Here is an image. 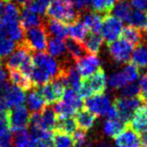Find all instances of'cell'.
Masks as SVG:
<instances>
[{"instance_id": "obj_30", "label": "cell", "mask_w": 147, "mask_h": 147, "mask_svg": "<svg viewBox=\"0 0 147 147\" xmlns=\"http://www.w3.org/2000/svg\"><path fill=\"white\" fill-rule=\"evenodd\" d=\"M47 50L49 55L53 58H61L65 55L67 52L66 47H65V42L60 38H50L47 47Z\"/></svg>"}, {"instance_id": "obj_25", "label": "cell", "mask_w": 147, "mask_h": 147, "mask_svg": "<svg viewBox=\"0 0 147 147\" xmlns=\"http://www.w3.org/2000/svg\"><path fill=\"white\" fill-rule=\"evenodd\" d=\"M102 42L103 38L100 33H91L88 34V36L84 40L83 44L88 54H95L96 55L100 51Z\"/></svg>"}, {"instance_id": "obj_57", "label": "cell", "mask_w": 147, "mask_h": 147, "mask_svg": "<svg viewBox=\"0 0 147 147\" xmlns=\"http://www.w3.org/2000/svg\"><path fill=\"white\" fill-rule=\"evenodd\" d=\"M0 147H10V146H0Z\"/></svg>"}, {"instance_id": "obj_53", "label": "cell", "mask_w": 147, "mask_h": 147, "mask_svg": "<svg viewBox=\"0 0 147 147\" xmlns=\"http://www.w3.org/2000/svg\"><path fill=\"white\" fill-rule=\"evenodd\" d=\"M5 108H6V107H5V104H4L3 100H2V97H1V95H0V115L3 114L4 112L6 111Z\"/></svg>"}, {"instance_id": "obj_15", "label": "cell", "mask_w": 147, "mask_h": 147, "mask_svg": "<svg viewBox=\"0 0 147 147\" xmlns=\"http://www.w3.org/2000/svg\"><path fill=\"white\" fill-rule=\"evenodd\" d=\"M117 147H142L141 137L130 127H127L115 138Z\"/></svg>"}, {"instance_id": "obj_9", "label": "cell", "mask_w": 147, "mask_h": 147, "mask_svg": "<svg viewBox=\"0 0 147 147\" xmlns=\"http://www.w3.org/2000/svg\"><path fill=\"white\" fill-rule=\"evenodd\" d=\"M110 56L117 63H129L133 47L124 39H117L108 45Z\"/></svg>"}, {"instance_id": "obj_1", "label": "cell", "mask_w": 147, "mask_h": 147, "mask_svg": "<svg viewBox=\"0 0 147 147\" xmlns=\"http://www.w3.org/2000/svg\"><path fill=\"white\" fill-rule=\"evenodd\" d=\"M47 16L64 24H72L79 21L80 14L67 0H52L47 10Z\"/></svg>"}, {"instance_id": "obj_33", "label": "cell", "mask_w": 147, "mask_h": 147, "mask_svg": "<svg viewBox=\"0 0 147 147\" xmlns=\"http://www.w3.org/2000/svg\"><path fill=\"white\" fill-rule=\"evenodd\" d=\"M77 129V125L76 122V119L74 117H68V118H58L57 124L55 127L56 131L63 132L65 134H73Z\"/></svg>"}, {"instance_id": "obj_10", "label": "cell", "mask_w": 147, "mask_h": 147, "mask_svg": "<svg viewBox=\"0 0 147 147\" xmlns=\"http://www.w3.org/2000/svg\"><path fill=\"white\" fill-rule=\"evenodd\" d=\"M85 108L96 117H102L110 108V99L105 94H100L87 98L84 102Z\"/></svg>"}, {"instance_id": "obj_4", "label": "cell", "mask_w": 147, "mask_h": 147, "mask_svg": "<svg viewBox=\"0 0 147 147\" xmlns=\"http://www.w3.org/2000/svg\"><path fill=\"white\" fill-rule=\"evenodd\" d=\"M123 30V22L114 15L106 14L102 17L100 34L107 46L118 39Z\"/></svg>"}, {"instance_id": "obj_17", "label": "cell", "mask_w": 147, "mask_h": 147, "mask_svg": "<svg viewBox=\"0 0 147 147\" xmlns=\"http://www.w3.org/2000/svg\"><path fill=\"white\" fill-rule=\"evenodd\" d=\"M75 119L79 129L86 132V131L90 130L94 126L97 117L90 113V111H88L86 108H81L80 110L76 112Z\"/></svg>"}, {"instance_id": "obj_55", "label": "cell", "mask_w": 147, "mask_h": 147, "mask_svg": "<svg viewBox=\"0 0 147 147\" xmlns=\"http://www.w3.org/2000/svg\"><path fill=\"white\" fill-rule=\"evenodd\" d=\"M144 30H145V33L147 36V15H146V21H145V24H144Z\"/></svg>"}, {"instance_id": "obj_48", "label": "cell", "mask_w": 147, "mask_h": 147, "mask_svg": "<svg viewBox=\"0 0 147 147\" xmlns=\"http://www.w3.org/2000/svg\"><path fill=\"white\" fill-rule=\"evenodd\" d=\"M52 142L41 140V139H33L31 142L30 147H52Z\"/></svg>"}, {"instance_id": "obj_13", "label": "cell", "mask_w": 147, "mask_h": 147, "mask_svg": "<svg viewBox=\"0 0 147 147\" xmlns=\"http://www.w3.org/2000/svg\"><path fill=\"white\" fill-rule=\"evenodd\" d=\"M76 70L82 78L90 76L100 68V61L95 54H87L76 61Z\"/></svg>"}, {"instance_id": "obj_7", "label": "cell", "mask_w": 147, "mask_h": 147, "mask_svg": "<svg viewBox=\"0 0 147 147\" xmlns=\"http://www.w3.org/2000/svg\"><path fill=\"white\" fill-rule=\"evenodd\" d=\"M34 65L46 72L51 77L52 80L59 78L61 74V65L49 54L45 52H38L33 57Z\"/></svg>"}, {"instance_id": "obj_2", "label": "cell", "mask_w": 147, "mask_h": 147, "mask_svg": "<svg viewBox=\"0 0 147 147\" xmlns=\"http://www.w3.org/2000/svg\"><path fill=\"white\" fill-rule=\"evenodd\" d=\"M106 85L107 78L105 72L100 67L90 76L82 78L78 93L82 99H87L91 97V96L103 94L106 90Z\"/></svg>"}, {"instance_id": "obj_37", "label": "cell", "mask_w": 147, "mask_h": 147, "mask_svg": "<svg viewBox=\"0 0 147 147\" xmlns=\"http://www.w3.org/2000/svg\"><path fill=\"white\" fill-rule=\"evenodd\" d=\"M52 147H75L73 137L69 134L53 130Z\"/></svg>"}, {"instance_id": "obj_50", "label": "cell", "mask_w": 147, "mask_h": 147, "mask_svg": "<svg viewBox=\"0 0 147 147\" xmlns=\"http://www.w3.org/2000/svg\"><path fill=\"white\" fill-rule=\"evenodd\" d=\"M7 73L4 71L2 66V61H0V85L7 82Z\"/></svg>"}, {"instance_id": "obj_42", "label": "cell", "mask_w": 147, "mask_h": 147, "mask_svg": "<svg viewBox=\"0 0 147 147\" xmlns=\"http://www.w3.org/2000/svg\"><path fill=\"white\" fill-rule=\"evenodd\" d=\"M52 0H32L28 5L29 9L34 11L38 15H44L47 13V10Z\"/></svg>"}, {"instance_id": "obj_43", "label": "cell", "mask_w": 147, "mask_h": 147, "mask_svg": "<svg viewBox=\"0 0 147 147\" xmlns=\"http://www.w3.org/2000/svg\"><path fill=\"white\" fill-rule=\"evenodd\" d=\"M123 74L126 76V79L127 81V83H133L135 82L139 76H140V71H139V68L137 66H135L132 63H127V65L125 66V68L123 69Z\"/></svg>"}, {"instance_id": "obj_38", "label": "cell", "mask_w": 147, "mask_h": 147, "mask_svg": "<svg viewBox=\"0 0 147 147\" xmlns=\"http://www.w3.org/2000/svg\"><path fill=\"white\" fill-rule=\"evenodd\" d=\"M117 0H90L93 11L97 13L109 14L113 10Z\"/></svg>"}, {"instance_id": "obj_21", "label": "cell", "mask_w": 147, "mask_h": 147, "mask_svg": "<svg viewBox=\"0 0 147 147\" xmlns=\"http://www.w3.org/2000/svg\"><path fill=\"white\" fill-rule=\"evenodd\" d=\"M121 36H122V39L127 41V43H129L133 48L144 43V34L142 33V30L135 28L133 26L129 25L125 27V28H123Z\"/></svg>"}, {"instance_id": "obj_41", "label": "cell", "mask_w": 147, "mask_h": 147, "mask_svg": "<svg viewBox=\"0 0 147 147\" xmlns=\"http://www.w3.org/2000/svg\"><path fill=\"white\" fill-rule=\"evenodd\" d=\"M107 82L110 88H115V90H117V88H122L129 84L123 72H115L114 74H112L109 76V78H108Z\"/></svg>"}, {"instance_id": "obj_31", "label": "cell", "mask_w": 147, "mask_h": 147, "mask_svg": "<svg viewBox=\"0 0 147 147\" xmlns=\"http://www.w3.org/2000/svg\"><path fill=\"white\" fill-rule=\"evenodd\" d=\"M68 34L70 36V38L83 43L88 34V30L83 22L78 21L72 24H69Z\"/></svg>"}, {"instance_id": "obj_46", "label": "cell", "mask_w": 147, "mask_h": 147, "mask_svg": "<svg viewBox=\"0 0 147 147\" xmlns=\"http://www.w3.org/2000/svg\"><path fill=\"white\" fill-rule=\"evenodd\" d=\"M87 140V135L86 132L83 130H76L73 133V141L75 147H82Z\"/></svg>"}, {"instance_id": "obj_27", "label": "cell", "mask_w": 147, "mask_h": 147, "mask_svg": "<svg viewBox=\"0 0 147 147\" xmlns=\"http://www.w3.org/2000/svg\"><path fill=\"white\" fill-rule=\"evenodd\" d=\"M102 17L100 13L90 11L85 15L83 24L91 33H100L102 24Z\"/></svg>"}, {"instance_id": "obj_23", "label": "cell", "mask_w": 147, "mask_h": 147, "mask_svg": "<svg viewBox=\"0 0 147 147\" xmlns=\"http://www.w3.org/2000/svg\"><path fill=\"white\" fill-rule=\"evenodd\" d=\"M65 47H66L68 54L70 55V57L75 63L79 59H81L83 56H85V53L87 52L82 42L76 41L73 39V38H66V40H65Z\"/></svg>"}, {"instance_id": "obj_47", "label": "cell", "mask_w": 147, "mask_h": 147, "mask_svg": "<svg viewBox=\"0 0 147 147\" xmlns=\"http://www.w3.org/2000/svg\"><path fill=\"white\" fill-rule=\"evenodd\" d=\"M129 3L133 9L147 11V0H129Z\"/></svg>"}, {"instance_id": "obj_3", "label": "cell", "mask_w": 147, "mask_h": 147, "mask_svg": "<svg viewBox=\"0 0 147 147\" xmlns=\"http://www.w3.org/2000/svg\"><path fill=\"white\" fill-rule=\"evenodd\" d=\"M24 42L32 51H45L48 47V32L44 22L41 25L25 30Z\"/></svg>"}, {"instance_id": "obj_40", "label": "cell", "mask_w": 147, "mask_h": 147, "mask_svg": "<svg viewBox=\"0 0 147 147\" xmlns=\"http://www.w3.org/2000/svg\"><path fill=\"white\" fill-rule=\"evenodd\" d=\"M16 48V44L9 37L0 36V61H2L4 58L9 56Z\"/></svg>"}, {"instance_id": "obj_19", "label": "cell", "mask_w": 147, "mask_h": 147, "mask_svg": "<svg viewBox=\"0 0 147 147\" xmlns=\"http://www.w3.org/2000/svg\"><path fill=\"white\" fill-rule=\"evenodd\" d=\"M43 20L40 18V16L34 11L29 9L28 7H24L22 9L20 13V24L22 28L25 30L33 28L38 25H41L43 24Z\"/></svg>"}, {"instance_id": "obj_26", "label": "cell", "mask_w": 147, "mask_h": 147, "mask_svg": "<svg viewBox=\"0 0 147 147\" xmlns=\"http://www.w3.org/2000/svg\"><path fill=\"white\" fill-rule=\"evenodd\" d=\"M131 63L134 64L138 68L147 67V46L142 43L137 46L131 53L130 57Z\"/></svg>"}, {"instance_id": "obj_5", "label": "cell", "mask_w": 147, "mask_h": 147, "mask_svg": "<svg viewBox=\"0 0 147 147\" xmlns=\"http://www.w3.org/2000/svg\"><path fill=\"white\" fill-rule=\"evenodd\" d=\"M65 90V86L60 78L54 79L42 85L39 88V93L43 98L46 105L55 104L61 100Z\"/></svg>"}, {"instance_id": "obj_16", "label": "cell", "mask_w": 147, "mask_h": 147, "mask_svg": "<svg viewBox=\"0 0 147 147\" xmlns=\"http://www.w3.org/2000/svg\"><path fill=\"white\" fill-rule=\"evenodd\" d=\"M57 120H58L57 115L53 108H50L49 106L45 107L39 113L40 127L45 131L51 132L52 130L55 129Z\"/></svg>"}, {"instance_id": "obj_18", "label": "cell", "mask_w": 147, "mask_h": 147, "mask_svg": "<svg viewBox=\"0 0 147 147\" xmlns=\"http://www.w3.org/2000/svg\"><path fill=\"white\" fill-rule=\"evenodd\" d=\"M9 72V79L13 86H16L22 90L27 91L34 88L30 77L24 76L19 70H7Z\"/></svg>"}, {"instance_id": "obj_22", "label": "cell", "mask_w": 147, "mask_h": 147, "mask_svg": "<svg viewBox=\"0 0 147 147\" xmlns=\"http://www.w3.org/2000/svg\"><path fill=\"white\" fill-rule=\"evenodd\" d=\"M127 123L124 122L120 118L117 119H107L104 123L103 126V130L107 136L115 138L118 136L121 132H123L127 127Z\"/></svg>"}, {"instance_id": "obj_11", "label": "cell", "mask_w": 147, "mask_h": 147, "mask_svg": "<svg viewBox=\"0 0 147 147\" xmlns=\"http://www.w3.org/2000/svg\"><path fill=\"white\" fill-rule=\"evenodd\" d=\"M1 97L5 107L7 109H12V108L22 105L26 100L24 90H22L16 86H10L9 84L1 92Z\"/></svg>"}, {"instance_id": "obj_34", "label": "cell", "mask_w": 147, "mask_h": 147, "mask_svg": "<svg viewBox=\"0 0 147 147\" xmlns=\"http://www.w3.org/2000/svg\"><path fill=\"white\" fill-rule=\"evenodd\" d=\"M11 142L14 147H30L32 135L26 129L15 131L14 135L11 137Z\"/></svg>"}, {"instance_id": "obj_28", "label": "cell", "mask_w": 147, "mask_h": 147, "mask_svg": "<svg viewBox=\"0 0 147 147\" xmlns=\"http://www.w3.org/2000/svg\"><path fill=\"white\" fill-rule=\"evenodd\" d=\"M63 102H64L69 106L73 107L76 111L80 110L81 108L84 107V102L83 99L80 97L79 93L72 88H65L63 97L61 99Z\"/></svg>"}, {"instance_id": "obj_12", "label": "cell", "mask_w": 147, "mask_h": 147, "mask_svg": "<svg viewBox=\"0 0 147 147\" xmlns=\"http://www.w3.org/2000/svg\"><path fill=\"white\" fill-rule=\"evenodd\" d=\"M32 50L27 46L24 40L20 42L17 47L15 48L13 52L10 54L9 59L6 61V67L7 70H19V68L22 64V63L32 56Z\"/></svg>"}, {"instance_id": "obj_39", "label": "cell", "mask_w": 147, "mask_h": 147, "mask_svg": "<svg viewBox=\"0 0 147 147\" xmlns=\"http://www.w3.org/2000/svg\"><path fill=\"white\" fill-rule=\"evenodd\" d=\"M54 111L57 115L58 118H68V117H73V115L76 114V110L74 109L73 107L69 106L63 100H60L57 103H55L54 106Z\"/></svg>"}, {"instance_id": "obj_32", "label": "cell", "mask_w": 147, "mask_h": 147, "mask_svg": "<svg viewBox=\"0 0 147 147\" xmlns=\"http://www.w3.org/2000/svg\"><path fill=\"white\" fill-rule=\"evenodd\" d=\"M20 9L17 5L10 2H7L1 19L6 25L12 24V22H20Z\"/></svg>"}, {"instance_id": "obj_51", "label": "cell", "mask_w": 147, "mask_h": 147, "mask_svg": "<svg viewBox=\"0 0 147 147\" xmlns=\"http://www.w3.org/2000/svg\"><path fill=\"white\" fill-rule=\"evenodd\" d=\"M141 146L147 147V131L142 133L141 136Z\"/></svg>"}, {"instance_id": "obj_35", "label": "cell", "mask_w": 147, "mask_h": 147, "mask_svg": "<svg viewBox=\"0 0 147 147\" xmlns=\"http://www.w3.org/2000/svg\"><path fill=\"white\" fill-rule=\"evenodd\" d=\"M6 31L7 34L9 36V37L11 40H13L14 42H22L24 38V33L25 31L22 28L20 22H12V24H7L6 25Z\"/></svg>"}, {"instance_id": "obj_49", "label": "cell", "mask_w": 147, "mask_h": 147, "mask_svg": "<svg viewBox=\"0 0 147 147\" xmlns=\"http://www.w3.org/2000/svg\"><path fill=\"white\" fill-rule=\"evenodd\" d=\"M78 9H85L90 3V0H67Z\"/></svg>"}, {"instance_id": "obj_24", "label": "cell", "mask_w": 147, "mask_h": 147, "mask_svg": "<svg viewBox=\"0 0 147 147\" xmlns=\"http://www.w3.org/2000/svg\"><path fill=\"white\" fill-rule=\"evenodd\" d=\"M26 102H27V107H28L27 109L32 114L40 113L46 107V103L38 90L30 91L28 97H27Z\"/></svg>"}, {"instance_id": "obj_6", "label": "cell", "mask_w": 147, "mask_h": 147, "mask_svg": "<svg viewBox=\"0 0 147 147\" xmlns=\"http://www.w3.org/2000/svg\"><path fill=\"white\" fill-rule=\"evenodd\" d=\"M7 124L10 131H18L22 129H25L29 125L30 117L28 109L24 106H18L12 108V109L6 110Z\"/></svg>"}, {"instance_id": "obj_52", "label": "cell", "mask_w": 147, "mask_h": 147, "mask_svg": "<svg viewBox=\"0 0 147 147\" xmlns=\"http://www.w3.org/2000/svg\"><path fill=\"white\" fill-rule=\"evenodd\" d=\"M6 3L7 2H4L0 0V18H2L3 16V13H4V10H5V7H6Z\"/></svg>"}, {"instance_id": "obj_44", "label": "cell", "mask_w": 147, "mask_h": 147, "mask_svg": "<svg viewBox=\"0 0 147 147\" xmlns=\"http://www.w3.org/2000/svg\"><path fill=\"white\" fill-rule=\"evenodd\" d=\"M138 95H139V85L130 83L127 84L124 88H122L121 97L134 98V97H138Z\"/></svg>"}, {"instance_id": "obj_45", "label": "cell", "mask_w": 147, "mask_h": 147, "mask_svg": "<svg viewBox=\"0 0 147 147\" xmlns=\"http://www.w3.org/2000/svg\"><path fill=\"white\" fill-rule=\"evenodd\" d=\"M138 98L142 102L147 104V73L142 76L139 82V95Z\"/></svg>"}, {"instance_id": "obj_29", "label": "cell", "mask_w": 147, "mask_h": 147, "mask_svg": "<svg viewBox=\"0 0 147 147\" xmlns=\"http://www.w3.org/2000/svg\"><path fill=\"white\" fill-rule=\"evenodd\" d=\"M132 9L129 0H117L113 9L114 16L119 19L122 22H127Z\"/></svg>"}, {"instance_id": "obj_20", "label": "cell", "mask_w": 147, "mask_h": 147, "mask_svg": "<svg viewBox=\"0 0 147 147\" xmlns=\"http://www.w3.org/2000/svg\"><path fill=\"white\" fill-rule=\"evenodd\" d=\"M44 25L47 32L52 34L54 37L63 39V38H66L68 36V27L63 22L52 20V19H49L47 22L44 21Z\"/></svg>"}, {"instance_id": "obj_56", "label": "cell", "mask_w": 147, "mask_h": 147, "mask_svg": "<svg viewBox=\"0 0 147 147\" xmlns=\"http://www.w3.org/2000/svg\"><path fill=\"white\" fill-rule=\"evenodd\" d=\"M1 1H4V2H9L10 0H1Z\"/></svg>"}, {"instance_id": "obj_36", "label": "cell", "mask_w": 147, "mask_h": 147, "mask_svg": "<svg viewBox=\"0 0 147 147\" xmlns=\"http://www.w3.org/2000/svg\"><path fill=\"white\" fill-rule=\"evenodd\" d=\"M145 21H146V13L144 11L132 9L129 16V19L127 21V24L130 26L135 27V28L142 30L144 27Z\"/></svg>"}, {"instance_id": "obj_8", "label": "cell", "mask_w": 147, "mask_h": 147, "mask_svg": "<svg viewBox=\"0 0 147 147\" xmlns=\"http://www.w3.org/2000/svg\"><path fill=\"white\" fill-rule=\"evenodd\" d=\"M114 106L117 110L119 118L129 124V120L132 117L139 107L141 106V100L138 97L134 98H117L114 102Z\"/></svg>"}, {"instance_id": "obj_14", "label": "cell", "mask_w": 147, "mask_h": 147, "mask_svg": "<svg viewBox=\"0 0 147 147\" xmlns=\"http://www.w3.org/2000/svg\"><path fill=\"white\" fill-rule=\"evenodd\" d=\"M127 125L138 134L147 131V104L140 106L135 111Z\"/></svg>"}, {"instance_id": "obj_54", "label": "cell", "mask_w": 147, "mask_h": 147, "mask_svg": "<svg viewBox=\"0 0 147 147\" xmlns=\"http://www.w3.org/2000/svg\"><path fill=\"white\" fill-rule=\"evenodd\" d=\"M97 147H115V146L111 145L110 144H108V142H100Z\"/></svg>"}]
</instances>
